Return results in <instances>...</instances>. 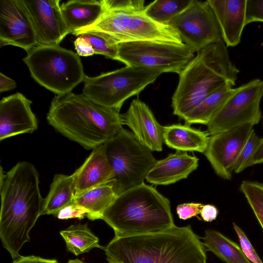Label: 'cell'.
I'll use <instances>...</instances> for the list:
<instances>
[{
    "label": "cell",
    "mask_w": 263,
    "mask_h": 263,
    "mask_svg": "<svg viewBox=\"0 0 263 263\" xmlns=\"http://www.w3.org/2000/svg\"><path fill=\"white\" fill-rule=\"evenodd\" d=\"M198 158L177 151L157 161L148 172L146 180L154 185H168L186 179L197 168Z\"/></svg>",
    "instance_id": "obj_19"
},
{
    "label": "cell",
    "mask_w": 263,
    "mask_h": 263,
    "mask_svg": "<svg viewBox=\"0 0 263 263\" xmlns=\"http://www.w3.org/2000/svg\"><path fill=\"white\" fill-rule=\"evenodd\" d=\"M0 44L19 47L27 52L37 45L33 26L21 0L0 1Z\"/></svg>",
    "instance_id": "obj_15"
},
{
    "label": "cell",
    "mask_w": 263,
    "mask_h": 263,
    "mask_svg": "<svg viewBox=\"0 0 263 263\" xmlns=\"http://www.w3.org/2000/svg\"><path fill=\"white\" fill-rule=\"evenodd\" d=\"M104 144L112 171L109 183L117 195L144 183L157 161L152 151L141 144L132 132L123 128Z\"/></svg>",
    "instance_id": "obj_7"
},
{
    "label": "cell",
    "mask_w": 263,
    "mask_h": 263,
    "mask_svg": "<svg viewBox=\"0 0 263 263\" xmlns=\"http://www.w3.org/2000/svg\"><path fill=\"white\" fill-rule=\"evenodd\" d=\"M186 45L139 41L118 44L117 60L126 66L141 67L179 74L194 58Z\"/></svg>",
    "instance_id": "obj_10"
},
{
    "label": "cell",
    "mask_w": 263,
    "mask_h": 263,
    "mask_svg": "<svg viewBox=\"0 0 263 263\" xmlns=\"http://www.w3.org/2000/svg\"><path fill=\"white\" fill-rule=\"evenodd\" d=\"M60 234L65 240L67 250L76 256L88 252L95 248L104 249L99 245V238L92 233L87 224L72 225L61 231Z\"/></svg>",
    "instance_id": "obj_27"
},
{
    "label": "cell",
    "mask_w": 263,
    "mask_h": 263,
    "mask_svg": "<svg viewBox=\"0 0 263 263\" xmlns=\"http://www.w3.org/2000/svg\"><path fill=\"white\" fill-rule=\"evenodd\" d=\"M74 174L75 196L91 189L109 183L112 177V171L106 157L104 144L93 149Z\"/></svg>",
    "instance_id": "obj_20"
},
{
    "label": "cell",
    "mask_w": 263,
    "mask_h": 263,
    "mask_svg": "<svg viewBox=\"0 0 263 263\" xmlns=\"http://www.w3.org/2000/svg\"><path fill=\"white\" fill-rule=\"evenodd\" d=\"M163 141L169 147L181 152L204 153L210 135L208 132L191 127L189 125L175 124L163 126Z\"/></svg>",
    "instance_id": "obj_21"
},
{
    "label": "cell",
    "mask_w": 263,
    "mask_h": 263,
    "mask_svg": "<svg viewBox=\"0 0 263 263\" xmlns=\"http://www.w3.org/2000/svg\"><path fill=\"white\" fill-rule=\"evenodd\" d=\"M54 215L59 219L71 218L82 219L85 217H87L88 213L84 209L73 201L61 209Z\"/></svg>",
    "instance_id": "obj_35"
},
{
    "label": "cell",
    "mask_w": 263,
    "mask_h": 263,
    "mask_svg": "<svg viewBox=\"0 0 263 263\" xmlns=\"http://www.w3.org/2000/svg\"><path fill=\"white\" fill-rule=\"evenodd\" d=\"M88 31L105 33L117 44L139 41L183 44L178 32L172 26L156 22L144 11H104L96 23L72 34L78 36Z\"/></svg>",
    "instance_id": "obj_8"
},
{
    "label": "cell",
    "mask_w": 263,
    "mask_h": 263,
    "mask_svg": "<svg viewBox=\"0 0 263 263\" xmlns=\"http://www.w3.org/2000/svg\"><path fill=\"white\" fill-rule=\"evenodd\" d=\"M102 219L116 237L157 233L175 226L170 200L144 182L117 195Z\"/></svg>",
    "instance_id": "obj_5"
},
{
    "label": "cell",
    "mask_w": 263,
    "mask_h": 263,
    "mask_svg": "<svg viewBox=\"0 0 263 263\" xmlns=\"http://www.w3.org/2000/svg\"><path fill=\"white\" fill-rule=\"evenodd\" d=\"M247 0H208L219 24L222 39L228 47L241 41L246 24Z\"/></svg>",
    "instance_id": "obj_18"
},
{
    "label": "cell",
    "mask_w": 263,
    "mask_h": 263,
    "mask_svg": "<svg viewBox=\"0 0 263 263\" xmlns=\"http://www.w3.org/2000/svg\"><path fill=\"white\" fill-rule=\"evenodd\" d=\"M0 237L13 259L29 241V232L41 215L44 199L39 188L38 172L31 163L23 161L6 175H1Z\"/></svg>",
    "instance_id": "obj_1"
},
{
    "label": "cell",
    "mask_w": 263,
    "mask_h": 263,
    "mask_svg": "<svg viewBox=\"0 0 263 263\" xmlns=\"http://www.w3.org/2000/svg\"><path fill=\"white\" fill-rule=\"evenodd\" d=\"M203 204L201 203H184L179 204L176 208L177 214L179 218L186 220L193 217L197 216L200 213Z\"/></svg>",
    "instance_id": "obj_36"
},
{
    "label": "cell",
    "mask_w": 263,
    "mask_h": 263,
    "mask_svg": "<svg viewBox=\"0 0 263 263\" xmlns=\"http://www.w3.org/2000/svg\"><path fill=\"white\" fill-rule=\"evenodd\" d=\"M168 25L194 52L222 39L217 20L208 1L191 0Z\"/></svg>",
    "instance_id": "obj_12"
},
{
    "label": "cell",
    "mask_w": 263,
    "mask_h": 263,
    "mask_svg": "<svg viewBox=\"0 0 263 263\" xmlns=\"http://www.w3.org/2000/svg\"><path fill=\"white\" fill-rule=\"evenodd\" d=\"M75 193L74 173L70 175H55L49 193L44 199L41 215H55L61 209L73 201Z\"/></svg>",
    "instance_id": "obj_23"
},
{
    "label": "cell",
    "mask_w": 263,
    "mask_h": 263,
    "mask_svg": "<svg viewBox=\"0 0 263 263\" xmlns=\"http://www.w3.org/2000/svg\"><path fill=\"white\" fill-rule=\"evenodd\" d=\"M260 138L253 129L242 147L235 162L233 171L239 173L250 166L251 159L260 141Z\"/></svg>",
    "instance_id": "obj_31"
},
{
    "label": "cell",
    "mask_w": 263,
    "mask_h": 263,
    "mask_svg": "<svg viewBox=\"0 0 263 263\" xmlns=\"http://www.w3.org/2000/svg\"><path fill=\"white\" fill-rule=\"evenodd\" d=\"M104 250L109 263H207L206 249L190 225L115 236Z\"/></svg>",
    "instance_id": "obj_2"
},
{
    "label": "cell",
    "mask_w": 263,
    "mask_h": 263,
    "mask_svg": "<svg viewBox=\"0 0 263 263\" xmlns=\"http://www.w3.org/2000/svg\"><path fill=\"white\" fill-rule=\"evenodd\" d=\"M74 42L77 54L80 56L87 57L95 54L93 49L89 42L80 35L77 36Z\"/></svg>",
    "instance_id": "obj_37"
},
{
    "label": "cell",
    "mask_w": 263,
    "mask_h": 263,
    "mask_svg": "<svg viewBox=\"0 0 263 263\" xmlns=\"http://www.w3.org/2000/svg\"><path fill=\"white\" fill-rule=\"evenodd\" d=\"M123 125H126L138 141L152 151L163 149V126L152 110L139 99L132 100L127 111L121 114Z\"/></svg>",
    "instance_id": "obj_17"
},
{
    "label": "cell",
    "mask_w": 263,
    "mask_h": 263,
    "mask_svg": "<svg viewBox=\"0 0 263 263\" xmlns=\"http://www.w3.org/2000/svg\"><path fill=\"white\" fill-rule=\"evenodd\" d=\"M263 163V138H261L260 141L255 151V152L251 159L250 166Z\"/></svg>",
    "instance_id": "obj_41"
},
{
    "label": "cell",
    "mask_w": 263,
    "mask_h": 263,
    "mask_svg": "<svg viewBox=\"0 0 263 263\" xmlns=\"http://www.w3.org/2000/svg\"><path fill=\"white\" fill-rule=\"evenodd\" d=\"M203 239L206 251L212 252L226 263H251L240 246L221 233L206 230Z\"/></svg>",
    "instance_id": "obj_25"
},
{
    "label": "cell",
    "mask_w": 263,
    "mask_h": 263,
    "mask_svg": "<svg viewBox=\"0 0 263 263\" xmlns=\"http://www.w3.org/2000/svg\"><path fill=\"white\" fill-rule=\"evenodd\" d=\"M237 88L227 85L205 98L183 119L186 124L207 125L214 115L237 91Z\"/></svg>",
    "instance_id": "obj_26"
},
{
    "label": "cell",
    "mask_w": 263,
    "mask_h": 263,
    "mask_svg": "<svg viewBox=\"0 0 263 263\" xmlns=\"http://www.w3.org/2000/svg\"><path fill=\"white\" fill-rule=\"evenodd\" d=\"M200 214L203 221L211 222L216 219L218 210L214 205L205 204L202 206Z\"/></svg>",
    "instance_id": "obj_38"
},
{
    "label": "cell",
    "mask_w": 263,
    "mask_h": 263,
    "mask_svg": "<svg viewBox=\"0 0 263 263\" xmlns=\"http://www.w3.org/2000/svg\"><path fill=\"white\" fill-rule=\"evenodd\" d=\"M191 0H156L145 6V14L160 24L168 25L170 21L185 9Z\"/></svg>",
    "instance_id": "obj_28"
},
{
    "label": "cell",
    "mask_w": 263,
    "mask_h": 263,
    "mask_svg": "<svg viewBox=\"0 0 263 263\" xmlns=\"http://www.w3.org/2000/svg\"><path fill=\"white\" fill-rule=\"evenodd\" d=\"M262 127H263V117H262Z\"/></svg>",
    "instance_id": "obj_43"
},
{
    "label": "cell",
    "mask_w": 263,
    "mask_h": 263,
    "mask_svg": "<svg viewBox=\"0 0 263 263\" xmlns=\"http://www.w3.org/2000/svg\"><path fill=\"white\" fill-rule=\"evenodd\" d=\"M67 263H85L79 259H71V260H69Z\"/></svg>",
    "instance_id": "obj_42"
},
{
    "label": "cell",
    "mask_w": 263,
    "mask_h": 263,
    "mask_svg": "<svg viewBox=\"0 0 263 263\" xmlns=\"http://www.w3.org/2000/svg\"><path fill=\"white\" fill-rule=\"evenodd\" d=\"M262 97L263 81L260 79L237 87L206 125L207 132L211 136L247 124H257L261 118L260 103Z\"/></svg>",
    "instance_id": "obj_11"
},
{
    "label": "cell",
    "mask_w": 263,
    "mask_h": 263,
    "mask_svg": "<svg viewBox=\"0 0 263 263\" xmlns=\"http://www.w3.org/2000/svg\"><path fill=\"white\" fill-rule=\"evenodd\" d=\"M239 72L222 39L202 49L179 74L172 98L173 114L183 119L213 92L235 85Z\"/></svg>",
    "instance_id": "obj_4"
},
{
    "label": "cell",
    "mask_w": 263,
    "mask_h": 263,
    "mask_svg": "<svg viewBox=\"0 0 263 263\" xmlns=\"http://www.w3.org/2000/svg\"><path fill=\"white\" fill-rule=\"evenodd\" d=\"M47 120L57 131L87 149L105 143L123 128L120 111L72 91L54 96Z\"/></svg>",
    "instance_id": "obj_3"
},
{
    "label": "cell",
    "mask_w": 263,
    "mask_h": 263,
    "mask_svg": "<svg viewBox=\"0 0 263 263\" xmlns=\"http://www.w3.org/2000/svg\"><path fill=\"white\" fill-rule=\"evenodd\" d=\"M13 263H59L56 259H45L36 256H20Z\"/></svg>",
    "instance_id": "obj_39"
},
{
    "label": "cell",
    "mask_w": 263,
    "mask_h": 263,
    "mask_svg": "<svg viewBox=\"0 0 263 263\" xmlns=\"http://www.w3.org/2000/svg\"><path fill=\"white\" fill-rule=\"evenodd\" d=\"M254 22H263V0H247L246 24Z\"/></svg>",
    "instance_id": "obj_34"
},
{
    "label": "cell",
    "mask_w": 263,
    "mask_h": 263,
    "mask_svg": "<svg viewBox=\"0 0 263 263\" xmlns=\"http://www.w3.org/2000/svg\"><path fill=\"white\" fill-rule=\"evenodd\" d=\"M36 36V46H57L69 34L59 0H21Z\"/></svg>",
    "instance_id": "obj_14"
},
{
    "label": "cell",
    "mask_w": 263,
    "mask_h": 263,
    "mask_svg": "<svg viewBox=\"0 0 263 263\" xmlns=\"http://www.w3.org/2000/svg\"><path fill=\"white\" fill-rule=\"evenodd\" d=\"M143 0H101L104 11L136 12L144 11Z\"/></svg>",
    "instance_id": "obj_32"
},
{
    "label": "cell",
    "mask_w": 263,
    "mask_h": 263,
    "mask_svg": "<svg viewBox=\"0 0 263 263\" xmlns=\"http://www.w3.org/2000/svg\"><path fill=\"white\" fill-rule=\"evenodd\" d=\"M162 73L147 68L126 66L94 77L86 76L82 94L97 104L120 111L127 99L139 94Z\"/></svg>",
    "instance_id": "obj_9"
},
{
    "label": "cell",
    "mask_w": 263,
    "mask_h": 263,
    "mask_svg": "<svg viewBox=\"0 0 263 263\" xmlns=\"http://www.w3.org/2000/svg\"><path fill=\"white\" fill-rule=\"evenodd\" d=\"M233 226L238 236L240 247L249 261L252 263H263L244 232L234 222Z\"/></svg>",
    "instance_id": "obj_33"
},
{
    "label": "cell",
    "mask_w": 263,
    "mask_h": 263,
    "mask_svg": "<svg viewBox=\"0 0 263 263\" xmlns=\"http://www.w3.org/2000/svg\"><path fill=\"white\" fill-rule=\"evenodd\" d=\"M32 102L17 92L0 102V140L16 135L32 133L37 129V121L31 109Z\"/></svg>",
    "instance_id": "obj_16"
},
{
    "label": "cell",
    "mask_w": 263,
    "mask_h": 263,
    "mask_svg": "<svg viewBox=\"0 0 263 263\" xmlns=\"http://www.w3.org/2000/svg\"><path fill=\"white\" fill-rule=\"evenodd\" d=\"M240 190L263 230V183L244 180L240 185Z\"/></svg>",
    "instance_id": "obj_29"
},
{
    "label": "cell",
    "mask_w": 263,
    "mask_h": 263,
    "mask_svg": "<svg viewBox=\"0 0 263 263\" xmlns=\"http://www.w3.org/2000/svg\"><path fill=\"white\" fill-rule=\"evenodd\" d=\"M23 60L33 79L57 95L71 92L84 82L81 59L72 51L57 46H36Z\"/></svg>",
    "instance_id": "obj_6"
},
{
    "label": "cell",
    "mask_w": 263,
    "mask_h": 263,
    "mask_svg": "<svg viewBox=\"0 0 263 263\" xmlns=\"http://www.w3.org/2000/svg\"><path fill=\"white\" fill-rule=\"evenodd\" d=\"M16 87L15 81L0 73V92H5L13 89Z\"/></svg>",
    "instance_id": "obj_40"
},
{
    "label": "cell",
    "mask_w": 263,
    "mask_h": 263,
    "mask_svg": "<svg viewBox=\"0 0 263 263\" xmlns=\"http://www.w3.org/2000/svg\"><path fill=\"white\" fill-rule=\"evenodd\" d=\"M79 35L90 43L95 54H102L108 58L117 60L118 44L106 34L98 31H88Z\"/></svg>",
    "instance_id": "obj_30"
},
{
    "label": "cell",
    "mask_w": 263,
    "mask_h": 263,
    "mask_svg": "<svg viewBox=\"0 0 263 263\" xmlns=\"http://www.w3.org/2000/svg\"><path fill=\"white\" fill-rule=\"evenodd\" d=\"M253 127L247 124L210 136L204 154L218 176L231 179L235 162Z\"/></svg>",
    "instance_id": "obj_13"
},
{
    "label": "cell",
    "mask_w": 263,
    "mask_h": 263,
    "mask_svg": "<svg viewBox=\"0 0 263 263\" xmlns=\"http://www.w3.org/2000/svg\"><path fill=\"white\" fill-rule=\"evenodd\" d=\"M117 196L113 186L108 183L76 196L73 201L87 212L89 219L95 220L102 219L104 212Z\"/></svg>",
    "instance_id": "obj_24"
},
{
    "label": "cell",
    "mask_w": 263,
    "mask_h": 263,
    "mask_svg": "<svg viewBox=\"0 0 263 263\" xmlns=\"http://www.w3.org/2000/svg\"><path fill=\"white\" fill-rule=\"evenodd\" d=\"M68 33L96 23L104 12L101 1L71 0L61 5Z\"/></svg>",
    "instance_id": "obj_22"
}]
</instances>
